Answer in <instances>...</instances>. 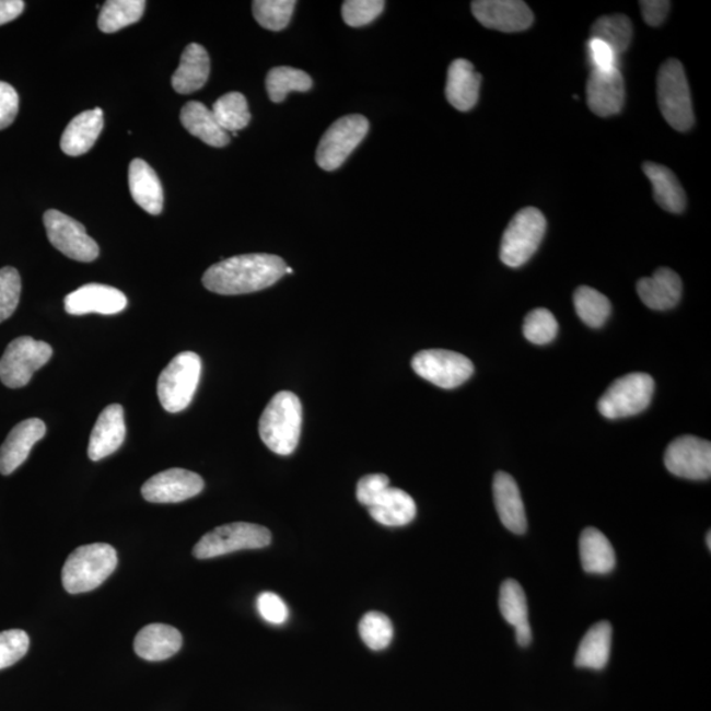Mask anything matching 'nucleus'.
I'll use <instances>...</instances> for the list:
<instances>
[{
  "mask_svg": "<svg viewBox=\"0 0 711 711\" xmlns=\"http://www.w3.org/2000/svg\"><path fill=\"white\" fill-rule=\"evenodd\" d=\"M287 263L267 254L242 255L228 258L206 270L202 282L207 290L221 295H241L260 292L287 275Z\"/></svg>",
  "mask_w": 711,
  "mask_h": 711,
  "instance_id": "1",
  "label": "nucleus"
},
{
  "mask_svg": "<svg viewBox=\"0 0 711 711\" xmlns=\"http://www.w3.org/2000/svg\"><path fill=\"white\" fill-rule=\"evenodd\" d=\"M302 404L292 392L277 393L263 412L258 432L265 445L277 455H292L300 443Z\"/></svg>",
  "mask_w": 711,
  "mask_h": 711,
  "instance_id": "2",
  "label": "nucleus"
},
{
  "mask_svg": "<svg viewBox=\"0 0 711 711\" xmlns=\"http://www.w3.org/2000/svg\"><path fill=\"white\" fill-rule=\"evenodd\" d=\"M118 566V553L105 543L82 546L69 555L62 568V585L70 594L96 590L112 576Z\"/></svg>",
  "mask_w": 711,
  "mask_h": 711,
  "instance_id": "3",
  "label": "nucleus"
},
{
  "mask_svg": "<svg viewBox=\"0 0 711 711\" xmlns=\"http://www.w3.org/2000/svg\"><path fill=\"white\" fill-rule=\"evenodd\" d=\"M657 100L664 119L676 131L687 132L695 125L690 89L683 63L665 61L657 74Z\"/></svg>",
  "mask_w": 711,
  "mask_h": 711,
  "instance_id": "4",
  "label": "nucleus"
},
{
  "mask_svg": "<svg viewBox=\"0 0 711 711\" xmlns=\"http://www.w3.org/2000/svg\"><path fill=\"white\" fill-rule=\"evenodd\" d=\"M202 373V360L194 352H183L161 372L158 394L167 412L184 411L191 404Z\"/></svg>",
  "mask_w": 711,
  "mask_h": 711,
  "instance_id": "5",
  "label": "nucleus"
},
{
  "mask_svg": "<svg viewBox=\"0 0 711 711\" xmlns=\"http://www.w3.org/2000/svg\"><path fill=\"white\" fill-rule=\"evenodd\" d=\"M547 222L541 211L526 207L515 213L503 232L500 257L510 268H520L532 258L545 237Z\"/></svg>",
  "mask_w": 711,
  "mask_h": 711,
  "instance_id": "6",
  "label": "nucleus"
},
{
  "mask_svg": "<svg viewBox=\"0 0 711 711\" xmlns=\"http://www.w3.org/2000/svg\"><path fill=\"white\" fill-rule=\"evenodd\" d=\"M270 541L271 534L267 527L236 522L219 526L203 535L194 547L193 553L199 560L213 559L244 549L265 548Z\"/></svg>",
  "mask_w": 711,
  "mask_h": 711,
  "instance_id": "7",
  "label": "nucleus"
},
{
  "mask_svg": "<svg viewBox=\"0 0 711 711\" xmlns=\"http://www.w3.org/2000/svg\"><path fill=\"white\" fill-rule=\"evenodd\" d=\"M655 383L648 373H630L609 386L598 400V411L607 419L637 416L654 397Z\"/></svg>",
  "mask_w": 711,
  "mask_h": 711,
  "instance_id": "8",
  "label": "nucleus"
},
{
  "mask_svg": "<svg viewBox=\"0 0 711 711\" xmlns=\"http://www.w3.org/2000/svg\"><path fill=\"white\" fill-rule=\"evenodd\" d=\"M368 132H370V121L365 116H342L323 135L316 150V164L326 172L339 170L365 139Z\"/></svg>",
  "mask_w": 711,
  "mask_h": 711,
  "instance_id": "9",
  "label": "nucleus"
},
{
  "mask_svg": "<svg viewBox=\"0 0 711 711\" xmlns=\"http://www.w3.org/2000/svg\"><path fill=\"white\" fill-rule=\"evenodd\" d=\"M54 354L48 342L22 336L12 340L0 359V381L10 387L27 386L34 374L40 370Z\"/></svg>",
  "mask_w": 711,
  "mask_h": 711,
  "instance_id": "10",
  "label": "nucleus"
},
{
  "mask_svg": "<svg viewBox=\"0 0 711 711\" xmlns=\"http://www.w3.org/2000/svg\"><path fill=\"white\" fill-rule=\"evenodd\" d=\"M411 366L419 377L443 389H455L467 383L475 372L474 363L468 358L445 349L418 352L412 358Z\"/></svg>",
  "mask_w": 711,
  "mask_h": 711,
  "instance_id": "11",
  "label": "nucleus"
},
{
  "mask_svg": "<svg viewBox=\"0 0 711 711\" xmlns=\"http://www.w3.org/2000/svg\"><path fill=\"white\" fill-rule=\"evenodd\" d=\"M44 225L50 244L71 260L92 263L100 256V245L75 219L49 210L44 213Z\"/></svg>",
  "mask_w": 711,
  "mask_h": 711,
  "instance_id": "12",
  "label": "nucleus"
},
{
  "mask_svg": "<svg viewBox=\"0 0 711 711\" xmlns=\"http://www.w3.org/2000/svg\"><path fill=\"white\" fill-rule=\"evenodd\" d=\"M665 467L672 475L688 480H708L711 476V444L696 436H681L668 445Z\"/></svg>",
  "mask_w": 711,
  "mask_h": 711,
  "instance_id": "13",
  "label": "nucleus"
},
{
  "mask_svg": "<svg viewBox=\"0 0 711 711\" xmlns=\"http://www.w3.org/2000/svg\"><path fill=\"white\" fill-rule=\"evenodd\" d=\"M205 488L203 478L194 471L172 468L160 471L141 488V494L152 503H178L196 497Z\"/></svg>",
  "mask_w": 711,
  "mask_h": 711,
  "instance_id": "14",
  "label": "nucleus"
},
{
  "mask_svg": "<svg viewBox=\"0 0 711 711\" xmlns=\"http://www.w3.org/2000/svg\"><path fill=\"white\" fill-rule=\"evenodd\" d=\"M471 12L483 27L501 32H521L532 27L533 11L521 0H476Z\"/></svg>",
  "mask_w": 711,
  "mask_h": 711,
  "instance_id": "15",
  "label": "nucleus"
},
{
  "mask_svg": "<svg viewBox=\"0 0 711 711\" xmlns=\"http://www.w3.org/2000/svg\"><path fill=\"white\" fill-rule=\"evenodd\" d=\"M127 296L120 290L102 283L83 284L65 299V310L70 315L119 314L127 307Z\"/></svg>",
  "mask_w": 711,
  "mask_h": 711,
  "instance_id": "16",
  "label": "nucleus"
},
{
  "mask_svg": "<svg viewBox=\"0 0 711 711\" xmlns=\"http://www.w3.org/2000/svg\"><path fill=\"white\" fill-rule=\"evenodd\" d=\"M47 432L42 419L32 418L16 424L0 447V474L9 476L27 461L32 448Z\"/></svg>",
  "mask_w": 711,
  "mask_h": 711,
  "instance_id": "17",
  "label": "nucleus"
},
{
  "mask_svg": "<svg viewBox=\"0 0 711 711\" xmlns=\"http://www.w3.org/2000/svg\"><path fill=\"white\" fill-rule=\"evenodd\" d=\"M587 106L603 118L617 115L625 103V82L619 69L592 70L586 85Z\"/></svg>",
  "mask_w": 711,
  "mask_h": 711,
  "instance_id": "18",
  "label": "nucleus"
},
{
  "mask_svg": "<svg viewBox=\"0 0 711 711\" xmlns=\"http://www.w3.org/2000/svg\"><path fill=\"white\" fill-rule=\"evenodd\" d=\"M125 411L118 404L109 405L101 412L90 435L88 455L90 461L100 462L115 454L125 443Z\"/></svg>",
  "mask_w": 711,
  "mask_h": 711,
  "instance_id": "19",
  "label": "nucleus"
},
{
  "mask_svg": "<svg viewBox=\"0 0 711 711\" xmlns=\"http://www.w3.org/2000/svg\"><path fill=\"white\" fill-rule=\"evenodd\" d=\"M493 496L502 525L513 534H525L527 529L525 505L514 478L505 471H498L493 481Z\"/></svg>",
  "mask_w": 711,
  "mask_h": 711,
  "instance_id": "20",
  "label": "nucleus"
},
{
  "mask_svg": "<svg viewBox=\"0 0 711 711\" xmlns=\"http://www.w3.org/2000/svg\"><path fill=\"white\" fill-rule=\"evenodd\" d=\"M639 299L645 306L664 312L674 308L681 300L680 276L668 268L657 269L654 276L642 278L637 284Z\"/></svg>",
  "mask_w": 711,
  "mask_h": 711,
  "instance_id": "21",
  "label": "nucleus"
},
{
  "mask_svg": "<svg viewBox=\"0 0 711 711\" xmlns=\"http://www.w3.org/2000/svg\"><path fill=\"white\" fill-rule=\"evenodd\" d=\"M481 74L475 70L474 63L458 58L450 65L445 96L451 106L458 112L467 113L474 108L480 95Z\"/></svg>",
  "mask_w": 711,
  "mask_h": 711,
  "instance_id": "22",
  "label": "nucleus"
},
{
  "mask_svg": "<svg viewBox=\"0 0 711 711\" xmlns=\"http://www.w3.org/2000/svg\"><path fill=\"white\" fill-rule=\"evenodd\" d=\"M135 652L148 662H163L183 648V636L177 629L163 623L148 625L135 639Z\"/></svg>",
  "mask_w": 711,
  "mask_h": 711,
  "instance_id": "23",
  "label": "nucleus"
},
{
  "mask_svg": "<svg viewBox=\"0 0 711 711\" xmlns=\"http://www.w3.org/2000/svg\"><path fill=\"white\" fill-rule=\"evenodd\" d=\"M129 190L142 210L159 215L164 209V190L156 172L144 160L136 159L129 165Z\"/></svg>",
  "mask_w": 711,
  "mask_h": 711,
  "instance_id": "24",
  "label": "nucleus"
},
{
  "mask_svg": "<svg viewBox=\"0 0 711 711\" xmlns=\"http://www.w3.org/2000/svg\"><path fill=\"white\" fill-rule=\"evenodd\" d=\"M103 129L101 108L88 109L71 120L61 138V150L68 156H82L94 147Z\"/></svg>",
  "mask_w": 711,
  "mask_h": 711,
  "instance_id": "25",
  "label": "nucleus"
},
{
  "mask_svg": "<svg viewBox=\"0 0 711 711\" xmlns=\"http://www.w3.org/2000/svg\"><path fill=\"white\" fill-rule=\"evenodd\" d=\"M210 77V56L199 44H190L180 56L179 67L173 74L172 86L178 94H193L202 89Z\"/></svg>",
  "mask_w": 711,
  "mask_h": 711,
  "instance_id": "26",
  "label": "nucleus"
},
{
  "mask_svg": "<svg viewBox=\"0 0 711 711\" xmlns=\"http://www.w3.org/2000/svg\"><path fill=\"white\" fill-rule=\"evenodd\" d=\"M370 509L372 518L387 527L409 525L416 518L417 505L403 489L387 488Z\"/></svg>",
  "mask_w": 711,
  "mask_h": 711,
  "instance_id": "27",
  "label": "nucleus"
},
{
  "mask_svg": "<svg viewBox=\"0 0 711 711\" xmlns=\"http://www.w3.org/2000/svg\"><path fill=\"white\" fill-rule=\"evenodd\" d=\"M180 123L187 131L206 142L207 145L223 148L230 144V133L219 126L215 116L203 103H187L180 112Z\"/></svg>",
  "mask_w": 711,
  "mask_h": 711,
  "instance_id": "28",
  "label": "nucleus"
},
{
  "mask_svg": "<svg viewBox=\"0 0 711 711\" xmlns=\"http://www.w3.org/2000/svg\"><path fill=\"white\" fill-rule=\"evenodd\" d=\"M643 171L651 180L657 205L668 212H683L687 207V196L675 173L655 163H645Z\"/></svg>",
  "mask_w": 711,
  "mask_h": 711,
  "instance_id": "29",
  "label": "nucleus"
},
{
  "mask_svg": "<svg viewBox=\"0 0 711 711\" xmlns=\"http://www.w3.org/2000/svg\"><path fill=\"white\" fill-rule=\"evenodd\" d=\"M580 558L584 571L593 574L610 573L616 567V552L609 539L597 528H585L580 538Z\"/></svg>",
  "mask_w": 711,
  "mask_h": 711,
  "instance_id": "30",
  "label": "nucleus"
},
{
  "mask_svg": "<svg viewBox=\"0 0 711 711\" xmlns=\"http://www.w3.org/2000/svg\"><path fill=\"white\" fill-rule=\"evenodd\" d=\"M613 629L609 622L594 625L579 645L576 663L579 668L601 671L609 662Z\"/></svg>",
  "mask_w": 711,
  "mask_h": 711,
  "instance_id": "31",
  "label": "nucleus"
},
{
  "mask_svg": "<svg viewBox=\"0 0 711 711\" xmlns=\"http://www.w3.org/2000/svg\"><path fill=\"white\" fill-rule=\"evenodd\" d=\"M145 5L144 0H108L101 10L100 30L105 34H115L138 23L144 14Z\"/></svg>",
  "mask_w": 711,
  "mask_h": 711,
  "instance_id": "32",
  "label": "nucleus"
},
{
  "mask_svg": "<svg viewBox=\"0 0 711 711\" xmlns=\"http://www.w3.org/2000/svg\"><path fill=\"white\" fill-rule=\"evenodd\" d=\"M313 88V80L306 71L278 67L267 75V92L271 102L282 103L289 93H306Z\"/></svg>",
  "mask_w": 711,
  "mask_h": 711,
  "instance_id": "33",
  "label": "nucleus"
},
{
  "mask_svg": "<svg viewBox=\"0 0 711 711\" xmlns=\"http://www.w3.org/2000/svg\"><path fill=\"white\" fill-rule=\"evenodd\" d=\"M592 38L609 45L618 57L630 47L632 40V24L626 15L601 16L593 24Z\"/></svg>",
  "mask_w": 711,
  "mask_h": 711,
  "instance_id": "34",
  "label": "nucleus"
},
{
  "mask_svg": "<svg viewBox=\"0 0 711 711\" xmlns=\"http://www.w3.org/2000/svg\"><path fill=\"white\" fill-rule=\"evenodd\" d=\"M211 112L219 126L229 133L242 131L250 121L247 98L241 93H229L221 96L213 103Z\"/></svg>",
  "mask_w": 711,
  "mask_h": 711,
  "instance_id": "35",
  "label": "nucleus"
},
{
  "mask_svg": "<svg viewBox=\"0 0 711 711\" xmlns=\"http://www.w3.org/2000/svg\"><path fill=\"white\" fill-rule=\"evenodd\" d=\"M573 302L580 319L593 328L603 327L611 314V305L607 296L590 287L579 288L574 292Z\"/></svg>",
  "mask_w": 711,
  "mask_h": 711,
  "instance_id": "36",
  "label": "nucleus"
},
{
  "mask_svg": "<svg viewBox=\"0 0 711 711\" xmlns=\"http://www.w3.org/2000/svg\"><path fill=\"white\" fill-rule=\"evenodd\" d=\"M295 0H256L252 3L256 22L269 31H282L292 21Z\"/></svg>",
  "mask_w": 711,
  "mask_h": 711,
  "instance_id": "37",
  "label": "nucleus"
},
{
  "mask_svg": "<svg viewBox=\"0 0 711 711\" xmlns=\"http://www.w3.org/2000/svg\"><path fill=\"white\" fill-rule=\"evenodd\" d=\"M359 632L368 648L373 651H383L389 648L394 629L389 617L383 613H366L360 620Z\"/></svg>",
  "mask_w": 711,
  "mask_h": 711,
  "instance_id": "38",
  "label": "nucleus"
},
{
  "mask_svg": "<svg viewBox=\"0 0 711 711\" xmlns=\"http://www.w3.org/2000/svg\"><path fill=\"white\" fill-rule=\"evenodd\" d=\"M500 609L506 622L514 627L528 623L526 594L515 580H506L501 586Z\"/></svg>",
  "mask_w": 711,
  "mask_h": 711,
  "instance_id": "39",
  "label": "nucleus"
},
{
  "mask_svg": "<svg viewBox=\"0 0 711 711\" xmlns=\"http://www.w3.org/2000/svg\"><path fill=\"white\" fill-rule=\"evenodd\" d=\"M559 325L547 308H536L528 313L523 323V335L533 345L545 346L555 340Z\"/></svg>",
  "mask_w": 711,
  "mask_h": 711,
  "instance_id": "40",
  "label": "nucleus"
},
{
  "mask_svg": "<svg viewBox=\"0 0 711 711\" xmlns=\"http://www.w3.org/2000/svg\"><path fill=\"white\" fill-rule=\"evenodd\" d=\"M385 4L384 0H347L341 8L342 21L349 27H364L383 14Z\"/></svg>",
  "mask_w": 711,
  "mask_h": 711,
  "instance_id": "41",
  "label": "nucleus"
},
{
  "mask_svg": "<svg viewBox=\"0 0 711 711\" xmlns=\"http://www.w3.org/2000/svg\"><path fill=\"white\" fill-rule=\"evenodd\" d=\"M22 278L12 267L0 269V323L8 320L21 301Z\"/></svg>",
  "mask_w": 711,
  "mask_h": 711,
  "instance_id": "42",
  "label": "nucleus"
},
{
  "mask_svg": "<svg viewBox=\"0 0 711 711\" xmlns=\"http://www.w3.org/2000/svg\"><path fill=\"white\" fill-rule=\"evenodd\" d=\"M30 650L28 633L23 630L0 632V669L12 667L27 655Z\"/></svg>",
  "mask_w": 711,
  "mask_h": 711,
  "instance_id": "43",
  "label": "nucleus"
},
{
  "mask_svg": "<svg viewBox=\"0 0 711 711\" xmlns=\"http://www.w3.org/2000/svg\"><path fill=\"white\" fill-rule=\"evenodd\" d=\"M257 610L265 622L282 625L289 618V607L276 593L264 592L257 598Z\"/></svg>",
  "mask_w": 711,
  "mask_h": 711,
  "instance_id": "44",
  "label": "nucleus"
},
{
  "mask_svg": "<svg viewBox=\"0 0 711 711\" xmlns=\"http://www.w3.org/2000/svg\"><path fill=\"white\" fill-rule=\"evenodd\" d=\"M389 483V477L386 475H368L359 481L358 489H356V497H358L361 505L371 508L377 501V498L391 487Z\"/></svg>",
  "mask_w": 711,
  "mask_h": 711,
  "instance_id": "45",
  "label": "nucleus"
},
{
  "mask_svg": "<svg viewBox=\"0 0 711 711\" xmlns=\"http://www.w3.org/2000/svg\"><path fill=\"white\" fill-rule=\"evenodd\" d=\"M587 57H590L591 69L597 71H611L618 69V56L614 54L609 45L592 38L587 42Z\"/></svg>",
  "mask_w": 711,
  "mask_h": 711,
  "instance_id": "46",
  "label": "nucleus"
},
{
  "mask_svg": "<svg viewBox=\"0 0 711 711\" xmlns=\"http://www.w3.org/2000/svg\"><path fill=\"white\" fill-rule=\"evenodd\" d=\"M19 112V95L8 82L0 81V131L14 123Z\"/></svg>",
  "mask_w": 711,
  "mask_h": 711,
  "instance_id": "47",
  "label": "nucleus"
},
{
  "mask_svg": "<svg viewBox=\"0 0 711 711\" xmlns=\"http://www.w3.org/2000/svg\"><path fill=\"white\" fill-rule=\"evenodd\" d=\"M671 3L667 0H644L640 2V10L645 23L651 27H658L668 16Z\"/></svg>",
  "mask_w": 711,
  "mask_h": 711,
  "instance_id": "48",
  "label": "nucleus"
},
{
  "mask_svg": "<svg viewBox=\"0 0 711 711\" xmlns=\"http://www.w3.org/2000/svg\"><path fill=\"white\" fill-rule=\"evenodd\" d=\"M24 8L22 0H0V25L15 21L22 15Z\"/></svg>",
  "mask_w": 711,
  "mask_h": 711,
  "instance_id": "49",
  "label": "nucleus"
},
{
  "mask_svg": "<svg viewBox=\"0 0 711 711\" xmlns=\"http://www.w3.org/2000/svg\"><path fill=\"white\" fill-rule=\"evenodd\" d=\"M515 638L522 648H527L533 640L532 627L529 623L515 627Z\"/></svg>",
  "mask_w": 711,
  "mask_h": 711,
  "instance_id": "50",
  "label": "nucleus"
},
{
  "mask_svg": "<svg viewBox=\"0 0 711 711\" xmlns=\"http://www.w3.org/2000/svg\"><path fill=\"white\" fill-rule=\"evenodd\" d=\"M707 540H708V548L711 549V533L710 532L708 533Z\"/></svg>",
  "mask_w": 711,
  "mask_h": 711,
  "instance_id": "51",
  "label": "nucleus"
}]
</instances>
